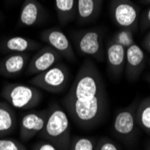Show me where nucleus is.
<instances>
[{"label":"nucleus","mask_w":150,"mask_h":150,"mask_svg":"<svg viewBox=\"0 0 150 150\" xmlns=\"http://www.w3.org/2000/svg\"><path fill=\"white\" fill-rule=\"evenodd\" d=\"M62 104L69 119L80 129H94L104 120L108 94L102 74L92 59H86L80 66Z\"/></svg>","instance_id":"1"},{"label":"nucleus","mask_w":150,"mask_h":150,"mask_svg":"<svg viewBox=\"0 0 150 150\" xmlns=\"http://www.w3.org/2000/svg\"><path fill=\"white\" fill-rule=\"evenodd\" d=\"M40 138L52 144L58 150H69L71 143L69 117L64 109L54 103L49 107V116Z\"/></svg>","instance_id":"2"},{"label":"nucleus","mask_w":150,"mask_h":150,"mask_svg":"<svg viewBox=\"0 0 150 150\" xmlns=\"http://www.w3.org/2000/svg\"><path fill=\"white\" fill-rule=\"evenodd\" d=\"M1 96L12 107L19 110L35 108L42 100V93L39 88L18 83L6 84L2 88Z\"/></svg>","instance_id":"3"},{"label":"nucleus","mask_w":150,"mask_h":150,"mask_svg":"<svg viewBox=\"0 0 150 150\" xmlns=\"http://www.w3.org/2000/svg\"><path fill=\"white\" fill-rule=\"evenodd\" d=\"M70 80V72L63 62H59L38 75L33 76L29 84L52 93H59L64 92Z\"/></svg>","instance_id":"4"},{"label":"nucleus","mask_w":150,"mask_h":150,"mask_svg":"<svg viewBox=\"0 0 150 150\" xmlns=\"http://www.w3.org/2000/svg\"><path fill=\"white\" fill-rule=\"evenodd\" d=\"M73 42L77 53L81 56L98 61L105 59L102 33L98 29L76 31L73 33Z\"/></svg>","instance_id":"5"},{"label":"nucleus","mask_w":150,"mask_h":150,"mask_svg":"<svg viewBox=\"0 0 150 150\" xmlns=\"http://www.w3.org/2000/svg\"><path fill=\"white\" fill-rule=\"evenodd\" d=\"M139 99L136 98L129 105L120 109L116 113L112 128L117 137L123 141H131L136 137L137 131V108Z\"/></svg>","instance_id":"6"},{"label":"nucleus","mask_w":150,"mask_h":150,"mask_svg":"<svg viewBox=\"0 0 150 150\" xmlns=\"http://www.w3.org/2000/svg\"><path fill=\"white\" fill-rule=\"evenodd\" d=\"M111 13L113 22L120 28L131 31L137 28L139 11L130 0H112Z\"/></svg>","instance_id":"7"},{"label":"nucleus","mask_w":150,"mask_h":150,"mask_svg":"<svg viewBox=\"0 0 150 150\" xmlns=\"http://www.w3.org/2000/svg\"><path fill=\"white\" fill-rule=\"evenodd\" d=\"M40 38L43 42L58 51L63 59L69 61L76 60V53L71 42L65 33L58 27L43 30L40 33Z\"/></svg>","instance_id":"8"},{"label":"nucleus","mask_w":150,"mask_h":150,"mask_svg":"<svg viewBox=\"0 0 150 150\" xmlns=\"http://www.w3.org/2000/svg\"><path fill=\"white\" fill-rule=\"evenodd\" d=\"M63 59L60 54L50 46H43L34 54L28 63L25 74L27 76H35L50 69Z\"/></svg>","instance_id":"9"},{"label":"nucleus","mask_w":150,"mask_h":150,"mask_svg":"<svg viewBox=\"0 0 150 150\" xmlns=\"http://www.w3.org/2000/svg\"><path fill=\"white\" fill-rule=\"evenodd\" d=\"M49 116V108L42 111H34L23 116L19 125L20 139L23 142L31 140L39 135L45 127Z\"/></svg>","instance_id":"10"},{"label":"nucleus","mask_w":150,"mask_h":150,"mask_svg":"<svg viewBox=\"0 0 150 150\" xmlns=\"http://www.w3.org/2000/svg\"><path fill=\"white\" fill-rule=\"evenodd\" d=\"M146 66V55L144 50L138 44L133 43L126 49L125 76L126 79L134 83L142 75Z\"/></svg>","instance_id":"11"},{"label":"nucleus","mask_w":150,"mask_h":150,"mask_svg":"<svg viewBox=\"0 0 150 150\" xmlns=\"http://www.w3.org/2000/svg\"><path fill=\"white\" fill-rule=\"evenodd\" d=\"M105 58L110 75L115 79L120 78L125 69L126 48L111 40L106 47Z\"/></svg>","instance_id":"12"},{"label":"nucleus","mask_w":150,"mask_h":150,"mask_svg":"<svg viewBox=\"0 0 150 150\" xmlns=\"http://www.w3.org/2000/svg\"><path fill=\"white\" fill-rule=\"evenodd\" d=\"M31 59L30 53H9L0 60V76L16 77L21 75Z\"/></svg>","instance_id":"13"},{"label":"nucleus","mask_w":150,"mask_h":150,"mask_svg":"<svg viewBox=\"0 0 150 150\" xmlns=\"http://www.w3.org/2000/svg\"><path fill=\"white\" fill-rule=\"evenodd\" d=\"M46 11L38 0H23L18 17L19 27H33L44 20Z\"/></svg>","instance_id":"14"},{"label":"nucleus","mask_w":150,"mask_h":150,"mask_svg":"<svg viewBox=\"0 0 150 150\" xmlns=\"http://www.w3.org/2000/svg\"><path fill=\"white\" fill-rule=\"evenodd\" d=\"M40 44L33 39L23 36H13L5 39L0 44L4 53H26L38 50Z\"/></svg>","instance_id":"15"},{"label":"nucleus","mask_w":150,"mask_h":150,"mask_svg":"<svg viewBox=\"0 0 150 150\" xmlns=\"http://www.w3.org/2000/svg\"><path fill=\"white\" fill-rule=\"evenodd\" d=\"M102 0H77L76 21L77 23L86 24L93 22L100 13Z\"/></svg>","instance_id":"16"},{"label":"nucleus","mask_w":150,"mask_h":150,"mask_svg":"<svg viewBox=\"0 0 150 150\" xmlns=\"http://www.w3.org/2000/svg\"><path fill=\"white\" fill-rule=\"evenodd\" d=\"M17 127V119L13 108L6 102H0V138L11 135Z\"/></svg>","instance_id":"17"},{"label":"nucleus","mask_w":150,"mask_h":150,"mask_svg":"<svg viewBox=\"0 0 150 150\" xmlns=\"http://www.w3.org/2000/svg\"><path fill=\"white\" fill-rule=\"evenodd\" d=\"M59 22L61 25H67L76 17L77 0H54Z\"/></svg>","instance_id":"18"},{"label":"nucleus","mask_w":150,"mask_h":150,"mask_svg":"<svg viewBox=\"0 0 150 150\" xmlns=\"http://www.w3.org/2000/svg\"><path fill=\"white\" fill-rule=\"evenodd\" d=\"M138 126L150 136V95L139 102L137 108Z\"/></svg>","instance_id":"19"},{"label":"nucleus","mask_w":150,"mask_h":150,"mask_svg":"<svg viewBox=\"0 0 150 150\" xmlns=\"http://www.w3.org/2000/svg\"><path fill=\"white\" fill-rule=\"evenodd\" d=\"M96 140V139L92 137L75 136L71 139L69 150H94Z\"/></svg>","instance_id":"20"},{"label":"nucleus","mask_w":150,"mask_h":150,"mask_svg":"<svg viewBox=\"0 0 150 150\" xmlns=\"http://www.w3.org/2000/svg\"><path fill=\"white\" fill-rule=\"evenodd\" d=\"M113 42L122 45L126 49L132 45L134 43L133 42V36H132V31L129 29H122L120 32H119L117 34H115Z\"/></svg>","instance_id":"21"},{"label":"nucleus","mask_w":150,"mask_h":150,"mask_svg":"<svg viewBox=\"0 0 150 150\" xmlns=\"http://www.w3.org/2000/svg\"><path fill=\"white\" fill-rule=\"evenodd\" d=\"M0 150H28L19 140L0 138Z\"/></svg>","instance_id":"22"},{"label":"nucleus","mask_w":150,"mask_h":150,"mask_svg":"<svg viewBox=\"0 0 150 150\" xmlns=\"http://www.w3.org/2000/svg\"><path fill=\"white\" fill-rule=\"evenodd\" d=\"M94 150H121L120 147L111 139L102 137L96 140Z\"/></svg>","instance_id":"23"},{"label":"nucleus","mask_w":150,"mask_h":150,"mask_svg":"<svg viewBox=\"0 0 150 150\" xmlns=\"http://www.w3.org/2000/svg\"><path fill=\"white\" fill-rule=\"evenodd\" d=\"M32 150H58V149L52 144H50L46 140H40L33 146Z\"/></svg>","instance_id":"24"},{"label":"nucleus","mask_w":150,"mask_h":150,"mask_svg":"<svg viewBox=\"0 0 150 150\" xmlns=\"http://www.w3.org/2000/svg\"><path fill=\"white\" fill-rule=\"evenodd\" d=\"M140 27L142 31L150 28V7L143 13L140 20Z\"/></svg>","instance_id":"25"},{"label":"nucleus","mask_w":150,"mask_h":150,"mask_svg":"<svg viewBox=\"0 0 150 150\" xmlns=\"http://www.w3.org/2000/svg\"><path fill=\"white\" fill-rule=\"evenodd\" d=\"M142 45L143 48L150 54V32L146 33V35L144 37L142 40Z\"/></svg>","instance_id":"26"},{"label":"nucleus","mask_w":150,"mask_h":150,"mask_svg":"<svg viewBox=\"0 0 150 150\" xmlns=\"http://www.w3.org/2000/svg\"><path fill=\"white\" fill-rule=\"evenodd\" d=\"M144 79L147 82V83L150 85V73H146L144 76Z\"/></svg>","instance_id":"27"},{"label":"nucleus","mask_w":150,"mask_h":150,"mask_svg":"<svg viewBox=\"0 0 150 150\" xmlns=\"http://www.w3.org/2000/svg\"><path fill=\"white\" fill-rule=\"evenodd\" d=\"M17 0H5V2L6 3V4H12V3H13V2H16Z\"/></svg>","instance_id":"28"},{"label":"nucleus","mask_w":150,"mask_h":150,"mask_svg":"<svg viewBox=\"0 0 150 150\" xmlns=\"http://www.w3.org/2000/svg\"><path fill=\"white\" fill-rule=\"evenodd\" d=\"M146 150H150V140L147 142L146 144Z\"/></svg>","instance_id":"29"},{"label":"nucleus","mask_w":150,"mask_h":150,"mask_svg":"<svg viewBox=\"0 0 150 150\" xmlns=\"http://www.w3.org/2000/svg\"><path fill=\"white\" fill-rule=\"evenodd\" d=\"M141 2L144 4H150V0H141Z\"/></svg>","instance_id":"30"},{"label":"nucleus","mask_w":150,"mask_h":150,"mask_svg":"<svg viewBox=\"0 0 150 150\" xmlns=\"http://www.w3.org/2000/svg\"><path fill=\"white\" fill-rule=\"evenodd\" d=\"M1 17H2V13L0 12V18H1Z\"/></svg>","instance_id":"31"},{"label":"nucleus","mask_w":150,"mask_h":150,"mask_svg":"<svg viewBox=\"0 0 150 150\" xmlns=\"http://www.w3.org/2000/svg\"><path fill=\"white\" fill-rule=\"evenodd\" d=\"M148 63H149V66H150V60H149V61H148Z\"/></svg>","instance_id":"32"}]
</instances>
